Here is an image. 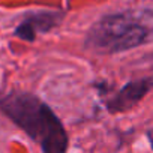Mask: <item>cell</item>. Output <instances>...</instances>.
Listing matches in <instances>:
<instances>
[{
  "mask_svg": "<svg viewBox=\"0 0 153 153\" xmlns=\"http://www.w3.org/2000/svg\"><path fill=\"white\" fill-rule=\"evenodd\" d=\"M63 18V14L60 12H38L30 15L29 18H26L23 23L18 24V27L15 29V36L27 41V42H33L36 39V33L38 32H48L53 27H56L60 20Z\"/></svg>",
  "mask_w": 153,
  "mask_h": 153,
  "instance_id": "277c9868",
  "label": "cell"
},
{
  "mask_svg": "<svg viewBox=\"0 0 153 153\" xmlns=\"http://www.w3.org/2000/svg\"><path fill=\"white\" fill-rule=\"evenodd\" d=\"M0 110L36 141L44 153H66L69 138L62 122L36 95L8 93L0 98Z\"/></svg>",
  "mask_w": 153,
  "mask_h": 153,
  "instance_id": "6da1fadb",
  "label": "cell"
},
{
  "mask_svg": "<svg viewBox=\"0 0 153 153\" xmlns=\"http://www.w3.org/2000/svg\"><path fill=\"white\" fill-rule=\"evenodd\" d=\"M150 38V29L131 12L102 17L89 32L86 45L98 53L114 54L132 50Z\"/></svg>",
  "mask_w": 153,
  "mask_h": 153,
  "instance_id": "7a4b0ae2",
  "label": "cell"
},
{
  "mask_svg": "<svg viewBox=\"0 0 153 153\" xmlns=\"http://www.w3.org/2000/svg\"><path fill=\"white\" fill-rule=\"evenodd\" d=\"M152 89L150 78H141L123 86L111 99L107 101V110L110 113H125L134 108Z\"/></svg>",
  "mask_w": 153,
  "mask_h": 153,
  "instance_id": "3957f363",
  "label": "cell"
}]
</instances>
